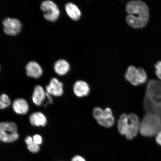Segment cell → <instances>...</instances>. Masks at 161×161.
Here are the masks:
<instances>
[{
  "label": "cell",
  "mask_w": 161,
  "mask_h": 161,
  "mask_svg": "<svg viewBox=\"0 0 161 161\" xmlns=\"http://www.w3.org/2000/svg\"><path fill=\"white\" fill-rule=\"evenodd\" d=\"M46 98H47V102H46V103L45 104V107H46L48 105H49L50 104H51L53 103V100L52 99V96L50 95V94L47 93V92H46Z\"/></svg>",
  "instance_id": "obj_23"
},
{
  "label": "cell",
  "mask_w": 161,
  "mask_h": 161,
  "mask_svg": "<svg viewBox=\"0 0 161 161\" xmlns=\"http://www.w3.org/2000/svg\"><path fill=\"white\" fill-rule=\"evenodd\" d=\"M71 161H86L85 158L81 156L76 155L73 157Z\"/></svg>",
  "instance_id": "obj_24"
},
{
  "label": "cell",
  "mask_w": 161,
  "mask_h": 161,
  "mask_svg": "<svg viewBox=\"0 0 161 161\" xmlns=\"http://www.w3.org/2000/svg\"><path fill=\"white\" fill-rule=\"evenodd\" d=\"M54 70L58 75L62 76L65 75L69 71L70 66L66 60L59 59L56 61L54 65Z\"/></svg>",
  "instance_id": "obj_18"
},
{
  "label": "cell",
  "mask_w": 161,
  "mask_h": 161,
  "mask_svg": "<svg viewBox=\"0 0 161 161\" xmlns=\"http://www.w3.org/2000/svg\"><path fill=\"white\" fill-rule=\"evenodd\" d=\"M125 78L134 86L143 84L147 79V76L145 70L142 68H136L134 66H129Z\"/></svg>",
  "instance_id": "obj_6"
},
{
  "label": "cell",
  "mask_w": 161,
  "mask_h": 161,
  "mask_svg": "<svg viewBox=\"0 0 161 161\" xmlns=\"http://www.w3.org/2000/svg\"><path fill=\"white\" fill-rule=\"evenodd\" d=\"M155 73L158 78L161 80V61H159L155 65Z\"/></svg>",
  "instance_id": "obj_21"
},
{
  "label": "cell",
  "mask_w": 161,
  "mask_h": 161,
  "mask_svg": "<svg viewBox=\"0 0 161 161\" xmlns=\"http://www.w3.org/2000/svg\"><path fill=\"white\" fill-rule=\"evenodd\" d=\"M19 138L18 128L13 122L0 123V141L10 143L15 142Z\"/></svg>",
  "instance_id": "obj_4"
},
{
  "label": "cell",
  "mask_w": 161,
  "mask_h": 161,
  "mask_svg": "<svg viewBox=\"0 0 161 161\" xmlns=\"http://www.w3.org/2000/svg\"><path fill=\"white\" fill-rule=\"evenodd\" d=\"M92 114L98 124L104 127L110 128L114 125L115 122L112 111L109 108L104 109L99 107L94 108Z\"/></svg>",
  "instance_id": "obj_5"
},
{
  "label": "cell",
  "mask_w": 161,
  "mask_h": 161,
  "mask_svg": "<svg viewBox=\"0 0 161 161\" xmlns=\"http://www.w3.org/2000/svg\"><path fill=\"white\" fill-rule=\"evenodd\" d=\"M73 91L76 96L82 97L89 94L90 88L87 82L84 80H78L74 84Z\"/></svg>",
  "instance_id": "obj_11"
},
{
  "label": "cell",
  "mask_w": 161,
  "mask_h": 161,
  "mask_svg": "<svg viewBox=\"0 0 161 161\" xmlns=\"http://www.w3.org/2000/svg\"><path fill=\"white\" fill-rule=\"evenodd\" d=\"M140 121L134 114H122L119 119L117 127L119 132L128 140H132L139 132Z\"/></svg>",
  "instance_id": "obj_2"
},
{
  "label": "cell",
  "mask_w": 161,
  "mask_h": 161,
  "mask_svg": "<svg viewBox=\"0 0 161 161\" xmlns=\"http://www.w3.org/2000/svg\"><path fill=\"white\" fill-rule=\"evenodd\" d=\"M26 71L27 75L30 77L39 78L43 74V70L37 62L30 61L26 66Z\"/></svg>",
  "instance_id": "obj_12"
},
{
  "label": "cell",
  "mask_w": 161,
  "mask_h": 161,
  "mask_svg": "<svg viewBox=\"0 0 161 161\" xmlns=\"http://www.w3.org/2000/svg\"><path fill=\"white\" fill-rule=\"evenodd\" d=\"M11 101L7 94L0 95V109H3L11 105Z\"/></svg>",
  "instance_id": "obj_19"
},
{
  "label": "cell",
  "mask_w": 161,
  "mask_h": 161,
  "mask_svg": "<svg viewBox=\"0 0 161 161\" xmlns=\"http://www.w3.org/2000/svg\"><path fill=\"white\" fill-rule=\"evenodd\" d=\"M33 142V138L32 137L30 136H28L26 137L25 139V142L26 144H27V146L31 144V143Z\"/></svg>",
  "instance_id": "obj_26"
},
{
  "label": "cell",
  "mask_w": 161,
  "mask_h": 161,
  "mask_svg": "<svg viewBox=\"0 0 161 161\" xmlns=\"http://www.w3.org/2000/svg\"><path fill=\"white\" fill-rule=\"evenodd\" d=\"M126 11L128 13L126 21L131 27L140 29L144 27L147 24L149 18V11L148 6L143 2H129L126 5Z\"/></svg>",
  "instance_id": "obj_1"
},
{
  "label": "cell",
  "mask_w": 161,
  "mask_h": 161,
  "mask_svg": "<svg viewBox=\"0 0 161 161\" xmlns=\"http://www.w3.org/2000/svg\"><path fill=\"white\" fill-rule=\"evenodd\" d=\"M29 120L32 125L37 127L45 126L47 123L45 114L39 112L32 114L30 116Z\"/></svg>",
  "instance_id": "obj_17"
},
{
  "label": "cell",
  "mask_w": 161,
  "mask_h": 161,
  "mask_svg": "<svg viewBox=\"0 0 161 161\" xmlns=\"http://www.w3.org/2000/svg\"><path fill=\"white\" fill-rule=\"evenodd\" d=\"M46 92L51 96L60 97L64 93L63 84L57 78H52L46 86Z\"/></svg>",
  "instance_id": "obj_10"
},
{
  "label": "cell",
  "mask_w": 161,
  "mask_h": 161,
  "mask_svg": "<svg viewBox=\"0 0 161 161\" xmlns=\"http://www.w3.org/2000/svg\"><path fill=\"white\" fill-rule=\"evenodd\" d=\"M65 9L68 15L74 21H78L81 17V11L78 6L73 3H66Z\"/></svg>",
  "instance_id": "obj_16"
},
{
  "label": "cell",
  "mask_w": 161,
  "mask_h": 161,
  "mask_svg": "<svg viewBox=\"0 0 161 161\" xmlns=\"http://www.w3.org/2000/svg\"><path fill=\"white\" fill-rule=\"evenodd\" d=\"M27 148L30 152L33 153H37L40 150L39 146L36 144L34 142L27 145Z\"/></svg>",
  "instance_id": "obj_20"
},
{
  "label": "cell",
  "mask_w": 161,
  "mask_h": 161,
  "mask_svg": "<svg viewBox=\"0 0 161 161\" xmlns=\"http://www.w3.org/2000/svg\"><path fill=\"white\" fill-rule=\"evenodd\" d=\"M145 98L161 103V80H152L147 84Z\"/></svg>",
  "instance_id": "obj_7"
},
{
  "label": "cell",
  "mask_w": 161,
  "mask_h": 161,
  "mask_svg": "<svg viewBox=\"0 0 161 161\" xmlns=\"http://www.w3.org/2000/svg\"><path fill=\"white\" fill-rule=\"evenodd\" d=\"M3 30L7 35L15 36L19 34L22 28V25L19 20L10 18L3 20Z\"/></svg>",
  "instance_id": "obj_9"
},
{
  "label": "cell",
  "mask_w": 161,
  "mask_h": 161,
  "mask_svg": "<svg viewBox=\"0 0 161 161\" xmlns=\"http://www.w3.org/2000/svg\"><path fill=\"white\" fill-rule=\"evenodd\" d=\"M40 8L43 12L44 17L48 21H55L59 17L60 11L59 8L53 1H44L40 6Z\"/></svg>",
  "instance_id": "obj_8"
},
{
  "label": "cell",
  "mask_w": 161,
  "mask_h": 161,
  "mask_svg": "<svg viewBox=\"0 0 161 161\" xmlns=\"http://www.w3.org/2000/svg\"><path fill=\"white\" fill-rule=\"evenodd\" d=\"M143 108L146 114H153L161 117V103L151 101L144 98Z\"/></svg>",
  "instance_id": "obj_13"
},
{
  "label": "cell",
  "mask_w": 161,
  "mask_h": 161,
  "mask_svg": "<svg viewBox=\"0 0 161 161\" xmlns=\"http://www.w3.org/2000/svg\"><path fill=\"white\" fill-rule=\"evenodd\" d=\"M33 138L34 142L38 145H40L43 142V139H42V136L39 135H35L33 136Z\"/></svg>",
  "instance_id": "obj_22"
},
{
  "label": "cell",
  "mask_w": 161,
  "mask_h": 161,
  "mask_svg": "<svg viewBox=\"0 0 161 161\" xmlns=\"http://www.w3.org/2000/svg\"><path fill=\"white\" fill-rule=\"evenodd\" d=\"M161 130V117L155 114H146L140 121L139 132L143 136L151 137Z\"/></svg>",
  "instance_id": "obj_3"
},
{
  "label": "cell",
  "mask_w": 161,
  "mask_h": 161,
  "mask_svg": "<svg viewBox=\"0 0 161 161\" xmlns=\"http://www.w3.org/2000/svg\"><path fill=\"white\" fill-rule=\"evenodd\" d=\"M13 108L15 113L20 115L27 114L29 110V104L27 101L22 98H18L14 101Z\"/></svg>",
  "instance_id": "obj_14"
},
{
  "label": "cell",
  "mask_w": 161,
  "mask_h": 161,
  "mask_svg": "<svg viewBox=\"0 0 161 161\" xmlns=\"http://www.w3.org/2000/svg\"><path fill=\"white\" fill-rule=\"evenodd\" d=\"M156 140L157 143L161 146V130L156 135Z\"/></svg>",
  "instance_id": "obj_25"
},
{
  "label": "cell",
  "mask_w": 161,
  "mask_h": 161,
  "mask_svg": "<svg viewBox=\"0 0 161 161\" xmlns=\"http://www.w3.org/2000/svg\"><path fill=\"white\" fill-rule=\"evenodd\" d=\"M46 98V92L42 86H35L32 95V100L33 103L38 106L42 105Z\"/></svg>",
  "instance_id": "obj_15"
}]
</instances>
